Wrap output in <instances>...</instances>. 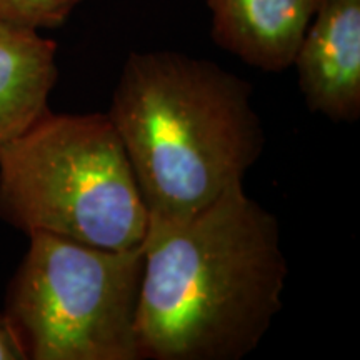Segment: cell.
<instances>
[{"mask_svg": "<svg viewBox=\"0 0 360 360\" xmlns=\"http://www.w3.org/2000/svg\"><path fill=\"white\" fill-rule=\"evenodd\" d=\"M142 250L141 359L238 360L282 310L281 229L242 184L191 217L148 224Z\"/></svg>", "mask_w": 360, "mask_h": 360, "instance_id": "cell-1", "label": "cell"}, {"mask_svg": "<svg viewBox=\"0 0 360 360\" xmlns=\"http://www.w3.org/2000/svg\"><path fill=\"white\" fill-rule=\"evenodd\" d=\"M124 143L148 224L200 212L244 175L265 146L252 85L205 58L132 52L107 112Z\"/></svg>", "mask_w": 360, "mask_h": 360, "instance_id": "cell-2", "label": "cell"}, {"mask_svg": "<svg viewBox=\"0 0 360 360\" xmlns=\"http://www.w3.org/2000/svg\"><path fill=\"white\" fill-rule=\"evenodd\" d=\"M0 219L27 236L141 247L148 214L109 115L49 110L0 148Z\"/></svg>", "mask_w": 360, "mask_h": 360, "instance_id": "cell-3", "label": "cell"}, {"mask_svg": "<svg viewBox=\"0 0 360 360\" xmlns=\"http://www.w3.org/2000/svg\"><path fill=\"white\" fill-rule=\"evenodd\" d=\"M6 295L27 360H141V247L101 249L34 232Z\"/></svg>", "mask_w": 360, "mask_h": 360, "instance_id": "cell-4", "label": "cell"}, {"mask_svg": "<svg viewBox=\"0 0 360 360\" xmlns=\"http://www.w3.org/2000/svg\"><path fill=\"white\" fill-rule=\"evenodd\" d=\"M309 110L334 122L360 117V0H322L294 64Z\"/></svg>", "mask_w": 360, "mask_h": 360, "instance_id": "cell-5", "label": "cell"}, {"mask_svg": "<svg viewBox=\"0 0 360 360\" xmlns=\"http://www.w3.org/2000/svg\"><path fill=\"white\" fill-rule=\"evenodd\" d=\"M322 0H205L212 39L224 51L264 72L294 64Z\"/></svg>", "mask_w": 360, "mask_h": 360, "instance_id": "cell-6", "label": "cell"}, {"mask_svg": "<svg viewBox=\"0 0 360 360\" xmlns=\"http://www.w3.org/2000/svg\"><path fill=\"white\" fill-rule=\"evenodd\" d=\"M57 77L56 40L0 20V148L51 110Z\"/></svg>", "mask_w": 360, "mask_h": 360, "instance_id": "cell-7", "label": "cell"}, {"mask_svg": "<svg viewBox=\"0 0 360 360\" xmlns=\"http://www.w3.org/2000/svg\"><path fill=\"white\" fill-rule=\"evenodd\" d=\"M82 0H0V20L27 29H56Z\"/></svg>", "mask_w": 360, "mask_h": 360, "instance_id": "cell-8", "label": "cell"}, {"mask_svg": "<svg viewBox=\"0 0 360 360\" xmlns=\"http://www.w3.org/2000/svg\"><path fill=\"white\" fill-rule=\"evenodd\" d=\"M0 360H27L7 315L0 312Z\"/></svg>", "mask_w": 360, "mask_h": 360, "instance_id": "cell-9", "label": "cell"}]
</instances>
